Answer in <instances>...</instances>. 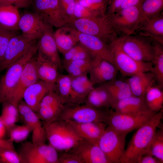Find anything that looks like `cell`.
I'll use <instances>...</instances> for the list:
<instances>
[{
	"label": "cell",
	"instance_id": "54",
	"mask_svg": "<svg viewBox=\"0 0 163 163\" xmlns=\"http://www.w3.org/2000/svg\"><path fill=\"white\" fill-rule=\"evenodd\" d=\"M7 130L0 119V138H2L5 135Z\"/></svg>",
	"mask_w": 163,
	"mask_h": 163
},
{
	"label": "cell",
	"instance_id": "22",
	"mask_svg": "<svg viewBox=\"0 0 163 163\" xmlns=\"http://www.w3.org/2000/svg\"><path fill=\"white\" fill-rule=\"evenodd\" d=\"M56 90L55 84L39 80L28 87L24 91L22 100L35 112L41 101L48 93Z\"/></svg>",
	"mask_w": 163,
	"mask_h": 163
},
{
	"label": "cell",
	"instance_id": "36",
	"mask_svg": "<svg viewBox=\"0 0 163 163\" xmlns=\"http://www.w3.org/2000/svg\"><path fill=\"white\" fill-rule=\"evenodd\" d=\"M72 78L68 74L59 73L55 83V91L64 100L69 103L71 94Z\"/></svg>",
	"mask_w": 163,
	"mask_h": 163
},
{
	"label": "cell",
	"instance_id": "25",
	"mask_svg": "<svg viewBox=\"0 0 163 163\" xmlns=\"http://www.w3.org/2000/svg\"><path fill=\"white\" fill-rule=\"evenodd\" d=\"M54 36L59 52L62 54L79 43L78 31L69 25L58 28Z\"/></svg>",
	"mask_w": 163,
	"mask_h": 163
},
{
	"label": "cell",
	"instance_id": "42",
	"mask_svg": "<svg viewBox=\"0 0 163 163\" xmlns=\"http://www.w3.org/2000/svg\"><path fill=\"white\" fill-rule=\"evenodd\" d=\"M16 34L15 31L8 30L0 26V60L10 39Z\"/></svg>",
	"mask_w": 163,
	"mask_h": 163
},
{
	"label": "cell",
	"instance_id": "48",
	"mask_svg": "<svg viewBox=\"0 0 163 163\" xmlns=\"http://www.w3.org/2000/svg\"><path fill=\"white\" fill-rule=\"evenodd\" d=\"M33 0H0V4L13 5L18 8H27L32 4Z\"/></svg>",
	"mask_w": 163,
	"mask_h": 163
},
{
	"label": "cell",
	"instance_id": "57",
	"mask_svg": "<svg viewBox=\"0 0 163 163\" xmlns=\"http://www.w3.org/2000/svg\"></svg>",
	"mask_w": 163,
	"mask_h": 163
},
{
	"label": "cell",
	"instance_id": "3",
	"mask_svg": "<svg viewBox=\"0 0 163 163\" xmlns=\"http://www.w3.org/2000/svg\"><path fill=\"white\" fill-rule=\"evenodd\" d=\"M68 25L80 33L96 37L108 44L117 37V32L110 24L107 14L75 19Z\"/></svg>",
	"mask_w": 163,
	"mask_h": 163
},
{
	"label": "cell",
	"instance_id": "39",
	"mask_svg": "<svg viewBox=\"0 0 163 163\" xmlns=\"http://www.w3.org/2000/svg\"><path fill=\"white\" fill-rule=\"evenodd\" d=\"M79 4L98 15L106 14L109 0H77Z\"/></svg>",
	"mask_w": 163,
	"mask_h": 163
},
{
	"label": "cell",
	"instance_id": "15",
	"mask_svg": "<svg viewBox=\"0 0 163 163\" xmlns=\"http://www.w3.org/2000/svg\"><path fill=\"white\" fill-rule=\"evenodd\" d=\"M18 107L19 116L24 124L31 130V142L36 144L45 143L47 140L45 129L36 112L23 100L19 103Z\"/></svg>",
	"mask_w": 163,
	"mask_h": 163
},
{
	"label": "cell",
	"instance_id": "55",
	"mask_svg": "<svg viewBox=\"0 0 163 163\" xmlns=\"http://www.w3.org/2000/svg\"><path fill=\"white\" fill-rule=\"evenodd\" d=\"M112 0H110V2H109V4L110 3V2H111V1H112Z\"/></svg>",
	"mask_w": 163,
	"mask_h": 163
},
{
	"label": "cell",
	"instance_id": "4",
	"mask_svg": "<svg viewBox=\"0 0 163 163\" xmlns=\"http://www.w3.org/2000/svg\"><path fill=\"white\" fill-rule=\"evenodd\" d=\"M37 51V44L36 43L22 56L6 69L5 72L0 78V103L10 99L25 65Z\"/></svg>",
	"mask_w": 163,
	"mask_h": 163
},
{
	"label": "cell",
	"instance_id": "35",
	"mask_svg": "<svg viewBox=\"0 0 163 163\" xmlns=\"http://www.w3.org/2000/svg\"><path fill=\"white\" fill-rule=\"evenodd\" d=\"M94 58L72 60L63 66V68L66 70L67 74L72 78L88 74Z\"/></svg>",
	"mask_w": 163,
	"mask_h": 163
},
{
	"label": "cell",
	"instance_id": "40",
	"mask_svg": "<svg viewBox=\"0 0 163 163\" xmlns=\"http://www.w3.org/2000/svg\"><path fill=\"white\" fill-rule=\"evenodd\" d=\"M9 138L14 142L18 143L25 140L31 132L30 129L26 125H15L8 131Z\"/></svg>",
	"mask_w": 163,
	"mask_h": 163
},
{
	"label": "cell",
	"instance_id": "37",
	"mask_svg": "<svg viewBox=\"0 0 163 163\" xmlns=\"http://www.w3.org/2000/svg\"><path fill=\"white\" fill-rule=\"evenodd\" d=\"M142 13L145 19L158 15L163 8V0H143L140 5Z\"/></svg>",
	"mask_w": 163,
	"mask_h": 163
},
{
	"label": "cell",
	"instance_id": "20",
	"mask_svg": "<svg viewBox=\"0 0 163 163\" xmlns=\"http://www.w3.org/2000/svg\"><path fill=\"white\" fill-rule=\"evenodd\" d=\"M46 25L36 13L28 11L21 15L18 24L19 30L23 35L35 40L40 36Z\"/></svg>",
	"mask_w": 163,
	"mask_h": 163
},
{
	"label": "cell",
	"instance_id": "32",
	"mask_svg": "<svg viewBox=\"0 0 163 163\" xmlns=\"http://www.w3.org/2000/svg\"><path fill=\"white\" fill-rule=\"evenodd\" d=\"M153 55L151 62L152 68L150 71L153 75L157 85L163 87V44L155 41L152 44Z\"/></svg>",
	"mask_w": 163,
	"mask_h": 163
},
{
	"label": "cell",
	"instance_id": "9",
	"mask_svg": "<svg viewBox=\"0 0 163 163\" xmlns=\"http://www.w3.org/2000/svg\"><path fill=\"white\" fill-rule=\"evenodd\" d=\"M127 133L107 127L97 143L110 163H118L123 154Z\"/></svg>",
	"mask_w": 163,
	"mask_h": 163
},
{
	"label": "cell",
	"instance_id": "51",
	"mask_svg": "<svg viewBox=\"0 0 163 163\" xmlns=\"http://www.w3.org/2000/svg\"><path fill=\"white\" fill-rule=\"evenodd\" d=\"M2 149L15 150L14 142L9 138L8 139L0 138V149Z\"/></svg>",
	"mask_w": 163,
	"mask_h": 163
},
{
	"label": "cell",
	"instance_id": "46",
	"mask_svg": "<svg viewBox=\"0 0 163 163\" xmlns=\"http://www.w3.org/2000/svg\"><path fill=\"white\" fill-rule=\"evenodd\" d=\"M58 163H83L80 158L72 152H66L59 156Z\"/></svg>",
	"mask_w": 163,
	"mask_h": 163
},
{
	"label": "cell",
	"instance_id": "45",
	"mask_svg": "<svg viewBox=\"0 0 163 163\" xmlns=\"http://www.w3.org/2000/svg\"><path fill=\"white\" fill-rule=\"evenodd\" d=\"M95 58L89 50L79 42L77 50L72 61L92 59Z\"/></svg>",
	"mask_w": 163,
	"mask_h": 163
},
{
	"label": "cell",
	"instance_id": "29",
	"mask_svg": "<svg viewBox=\"0 0 163 163\" xmlns=\"http://www.w3.org/2000/svg\"><path fill=\"white\" fill-rule=\"evenodd\" d=\"M21 15L18 8L9 4H0V26L15 31L19 30L18 22Z\"/></svg>",
	"mask_w": 163,
	"mask_h": 163
},
{
	"label": "cell",
	"instance_id": "24",
	"mask_svg": "<svg viewBox=\"0 0 163 163\" xmlns=\"http://www.w3.org/2000/svg\"><path fill=\"white\" fill-rule=\"evenodd\" d=\"M94 87L88 74L72 78L71 94L69 104L78 105L84 102Z\"/></svg>",
	"mask_w": 163,
	"mask_h": 163
},
{
	"label": "cell",
	"instance_id": "23",
	"mask_svg": "<svg viewBox=\"0 0 163 163\" xmlns=\"http://www.w3.org/2000/svg\"><path fill=\"white\" fill-rule=\"evenodd\" d=\"M65 121L81 139L94 143H97L107 127L106 123L101 122L78 123Z\"/></svg>",
	"mask_w": 163,
	"mask_h": 163
},
{
	"label": "cell",
	"instance_id": "31",
	"mask_svg": "<svg viewBox=\"0 0 163 163\" xmlns=\"http://www.w3.org/2000/svg\"><path fill=\"white\" fill-rule=\"evenodd\" d=\"M139 29L144 35L152 38L155 41L163 45V16L159 15L145 20Z\"/></svg>",
	"mask_w": 163,
	"mask_h": 163
},
{
	"label": "cell",
	"instance_id": "18",
	"mask_svg": "<svg viewBox=\"0 0 163 163\" xmlns=\"http://www.w3.org/2000/svg\"><path fill=\"white\" fill-rule=\"evenodd\" d=\"M39 80L36 66V57L34 56L25 65L17 85L8 101L18 105L22 100L23 94L24 91Z\"/></svg>",
	"mask_w": 163,
	"mask_h": 163
},
{
	"label": "cell",
	"instance_id": "53",
	"mask_svg": "<svg viewBox=\"0 0 163 163\" xmlns=\"http://www.w3.org/2000/svg\"><path fill=\"white\" fill-rule=\"evenodd\" d=\"M143 0H125L119 10L140 4Z\"/></svg>",
	"mask_w": 163,
	"mask_h": 163
},
{
	"label": "cell",
	"instance_id": "38",
	"mask_svg": "<svg viewBox=\"0 0 163 163\" xmlns=\"http://www.w3.org/2000/svg\"><path fill=\"white\" fill-rule=\"evenodd\" d=\"M156 131L146 154L151 155L163 162V127Z\"/></svg>",
	"mask_w": 163,
	"mask_h": 163
},
{
	"label": "cell",
	"instance_id": "12",
	"mask_svg": "<svg viewBox=\"0 0 163 163\" xmlns=\"http://www.w3.org/2000/svg\"><path fill=\"white\" fill-rule=\"evenodd\" d=\"M36 41L22 34L13 36L0 60V72L6 69L22 56Z\"/></svg>",
	"mask_w": 163,
	"mask_h": 163
},
{
	"label": "cell",
	"instance_id": "34",
	"mask_svg": "<svg viewBox=\"0 0 163 163\" xmlns=\"http://www.w3.org/2000/svg\"><path fill=\"white\" fill-rule=\"evenodd\" d=\"M162 88L152 85L146 91L144 96L146 105L151 111L157 113L162 109L163 91Z\"/></svg>",
	"mask_w": 163,
	"mask_h": 163
},
{
	"label": "cell",
	"instance_id": "47",
	"mask_svg": "<svg viewBox=\"0 0 163 163\" xmlns=\"http://www.w3.org/2000/svg\"><path fill=\"white\" fill-rule=\"evenodd\" d=\"M18 118L13 115L2 113L0 116V119L8 132L16 125Z\"/></svg>",
	"mask_w": 163,
	"mask_h": 163
},
{
	"label": "cell",
	"instance_id": "49",
	"mask_svg": "<svg viewBox=\"0 0 163 163\" xmlns=\"http://www.w3.org/2000/svg\"><path fill=\"white\" fill-rule=\"evenodd\" d=\"M125 0H112L109 4L107 15L109 16L118 11Z\"/></svg>",
	"mask_w": 163,
	"mask_h": 163
},
{
	"label": "cell",
	"instance_id": "21",
	"mask_svg": "<svg viewBox=\"0 0 163 163\" xmlns=\"http://www.w3.org/2000/svg\"><path fill=\"white\" fill-rule=\"evenodd\" d=\"M78 37L79 42L89 50L94 57L106 60L114 65L109 44L96 37L78 31Z\"/></svg>",
	"mask_w": 163,
	"mask_h": 163
},
{
	"label": "cell",
	"instance_id": "2",
	"mask_svg": "<svg viewBox=\"0 0 163 163\" xmlns=\"http://www.w3.org/2000/svg\"><path fill=\"white\" fill-rule=\"evenodd\" d=\"M43 126L46 140L57 150H71L82 140L65 120L58 119Z\"/></svg>",
	"mask_w": 163,
	"mask_h": 163
},
{
	"label": "cell",
	"instance_id": "50",
	"mask_svg": "<svg viewBox=\"0 0 163 163\" xmlns=\"http://www.w3.org/2000/svg\"><path fill=\"white\" fill-rule=\"evenodd\" d=\"M78 43L62 54L63 60L62 63L63 66L72 60L77 50Z\"/></svg>",
	"mask_w": 163,
	"mask_h": 163
},
{
	"label": "cell",
	"instance_id": "27",
	"mask_svg": "<svg viewBox=\"0 0 163 163\" xmlns=\"http://www.w3.org/2000/svg\"><path fill=\"white\" fill-rule=\"evenodd\" d=\"M36 66L40 80L55 84L59 74L58 66L38 52L36 57Z\"/></svg>",
	"mask_w": 163,
	"mask_h": 163
},
{
	"label": "cell",
	"instance_id": "16",
	"mask_svg": "<svg viewBox=\"0 0 163 163\" xmlns=\"http://www.w3.org/2000/svg\"><path fill=\"white\" fill-rule=\"evenodd\" d=\"M53 27L46 24L45 28L38 39L37 43L38 52L50 61L56 64L59 69L63 68L54 36Z\"/></svg>",
	"mask_w": 163,
	"mask_h": 163
},
{
	"label": "cell",
	"instance_id": "5",
	"mask_svg": "<svg viewBox=\"0 0 163 163\" xmlns=\"http://www.w3.org/2000/svg\"><path fill=\"white\" fill-rule=\"evenodd\" d=\"M141 4L107 15L110 24L117 32L130 35L140 29L146 19L141 11Z\"/></svg>",
	"mask_w": 163,
	"mask_h": 163
},
{
	"label": "cell",
	"instance_id": "7",
	"mask_svg": "<svg viewBox=\"0 0 163 163\" xmlns=\"http://www.w3.org/2000/svg\"><path fill=\"white\" fill-rule=\"evenodd\" d=\"M156 113L148 110L135 113H122L112 110L108 113L106 123L107 125L118 132L128 134L143 125Z\"/></svg>",
	"mask_w": 163,
	"mask_h": 163
},
{
	"label": "cell",
	"instance_id": "44",
	"mask_svg": "<svg viewBox=\"0 0 163 163\" xmlns=\"http://www.w3.org/2000/svg\"><path fill=\"white\" fill-rule=\"evenodd\" d=\"M74 16L75 19L88 18L100 16V15H97L93 13L88 9L80 5L76 1Z\"/></svg>",
	"mask_w": 163,
	"mask_h": 163
},
{
	"label": "cell",
	"instance_id": "1",
	"mask_svg": "<svg viewBox=\"0 0 163 163\" xmlns=\"http://www.w3.org/2000/svg\"><path fill=\"white\" fill-rule=\"evenodd\" d=\"M162 116V109L138 128L119 163H138L141 158L147 153Z\"/></svg>",
	"mask_w": 163,
	"mask_h": 163
},
{
	"label": "cell",
	"instance_id": "6",
	"mask_svg": "<svg viewBox=\"0 0 163 163\" xmlns=\"http://www.w3.org/2000/svg\"><path fill=\"white\" fill-rule=\"evenodd\" d=\"M121 37L113 40L109 45L114 64L122 75L129 77L141 72H150L152 68L151 62H141L133 59L122 50Z\"/></svg>",
	"mask_w": 163,
	"mask_h": 163
},
{
	"label": "cell",
	"instance_id": "26",
	"mask_svg": "<svg viewBox=\"0 0 163 163\" xmlns=\"http://www.w3.org/2000/svg\"><path fill=\"white\" fill-rule=\"evenodd\" d=\"M128 84L133 95L144 97L147 90L155 82L150 72H140L129 77L125 81Z\"/></svg>",
	"mask_w": 163,
	"mask_h": 163
},
{
	"label": "cell",
	"instance_id": "52",
	"mask_svg": "<svg viewBox=\"0 0 163 163\" xmlns=\"http://www.w3.org/2000/svg\"><path fill=\"white\" fill-rule=\"evenodd\" d=\"M138 163H161L157 158L148 154L143 155L138 161Z\"/></svg>",
	"mask_w": 163,
	"mask_h": 163
},
{
	"label": "cell",
	"instance_id": "13",
	"mask_svg": "<svg viewBox=\"0 0 163 163\" xmlns=\"http://www.w3.org/2000/svg\"><path fill=\"white\" fill-rule=\"evenodd\" d=\"M121 44L123 50L135 60L151 62L153 46L150 42L137 37L124 35L121 37Z\"/></svg>",
	"mask_w": 163,
	"mask_h": 163
},
{
	"label": "cell",
	"instance_id": "30",
	"mask_svg": "<svg viewBox=\"0 0 163 163\" xmlns=\"http://www.w3.org/2000/svg\"><path fill=\"white\" fill-rule=\"evenodd\" d=\"M112 108L116 112L122 113H135L149 110L146 105L144 97L133 95L117 101Z\"/></svg>",
	"mask_w": 163,
	"mask_h": 163
},
{
	"label": "cell",
	"instance_id": "10",
	"mask_svg": "<svg viewBox=\"0 0 163 163\" xmlns=\"http://www.w3.org/2000/svg\"><path fill=\"white\" fill-rule=\"evenodd\" d=\"M108 113L85 104L65 107L58 119L82 123L92 122L106 123Z\"/></svg>",
	"mask_w": 163,
	"mask_h": 163
},
{
	"label": "cell",
	"instance_id": "41",
	"mask_svg": "<svg viewBox=\"0 0 163 163\" xmlns=\"http://www.w3.org/2000/svg\"><path fill=\"white\" fill-rule=\"evenodd\" d=\"M62 11L67 22V25L75 19L74 16L76 0H59Z\"/></svg>",
	"mask_w": 163,
	"mask_h": 163
},
{
	"label": "cell",
	"instance_id": "14",
	"mask_svg": "<svg viewBox=\"0 0 163 163\" xmlns=\"http://www.w3.org/2000/svg\"><path fill=\"white\" fill-rule=\"evenodd\" d=\"M66 104L55 91H52L43 98L36 112L44 124H48L59 119Z\"/></svg>",
	"mask_w": 163,
	"mask_h": 163
},
{
	"label": "cell",
	"instance_id": "19",
	"mask_svg": "<svg viewBox=\"0 0 163 163\" xmlns=\"http://www.w3.org/2000/svg\"><path fill=\"white\" fill-rule=\"evenodd\" d=\"M71 150L83 163H110L97 143L82 140Z\"/></svg>",
	"mask_w": 163,
	"mask_h": 163
},
{
	"label": "cell",
	"instance_id": "17",
	"mask_svg": "<svg viewBox=\"0 0 163 163\" xmlns=\"http://www.w3.org/2000/svg\"><path fill=\"white\" fill-rule=\"evenodd\" d=\"M118 72L116 66L110 62L96 57L93 61L88 74L89 79L94 86L116 79Z\"/></svg>",
	"mask_w": 163,
	"mask_h": 163
},
{
	"label": "cell",
	"instance_id": "43",
	"mask_svg": "<svg viewBox=\"0 0 163 163\" xmlns=\"http://www.w3.org/2000/svg\"><path fill=\"white\" fill-rule=\"evenodd\" d=\"M0 159L2 163H21L18 154L15 150L0 149Z\"/></svg>",
	"mask_w": 163,
	"mask_h": 163
},
{
	"label": "cell",
	"instance_id": "8",
	"mask_svg": "<svg viewBox=\"0 0 163 163\" xmlns=\"http://www.w3.org/2000/svg\"><path fill=\"white\" fill-rule=\"evenodd\" d=\"M57 151L46 143L36 144L26 142L21 145L18 153L21 163H58Z\"/></svg>",
	"mask_w": 163,
	"mask_h": 163
},
{
	"label": "cell",
	"instance_id": "33",
	"mask_svg": "<svg viewBox=\"0 0 163 163\" xmlns=\"http://www.w3.org/2000/svg\"><path fill=\"white\" fill-rule=\"evenodd\" d=\"M102 84L107 88L112 97L113 106L117 101L133 95L126 81L115 79Z\"/></svg>",
	"mask_w": 163,
	"mask_h": 163
},
{
	"label": "cell",
	"instance_id": "28",
	"mask_svg": "<svg viewBox=\"0 0 163 163\" xmlns=\"http://www.w3.org/2000/svg\"><path fill=\"white\" fill-rule=\"evenodd\" d=\"M85 104L101 109L112 107L113 102L109 91L103 84L93 88L86 97Z\"/></svg>",
	"mask_w": 163,
	"mask_h": 163
},
{
	"label": "cell",
	"instance_id": "11",
	"mask_svg": "<svg viewBox=\"0 0 163 163\" xmlns=\"http://www.w3.org/2000/svg\"><path fill=\"white\" fill-rule=\"evenodd\" d=\"M34 12L46 24L59 28L67 25L59 0H33Z\"/></svg>",
	"mask_w": 163,
	"mask_h": 163
},
{
	"label": "cell",
	"instance_id": "56",
	"mask_svg": "<svg viewBox=\"0 0 163 163\" xmlns=\"http://www.w3.org/2000/svg\"><path fill=\"white\" fill-rule=\"evenodd\" d=\"M109 2H110V0H109Z\"/></svg>",
	"mask_w": 163,
	"mask_h": 163
}]
</instances>
